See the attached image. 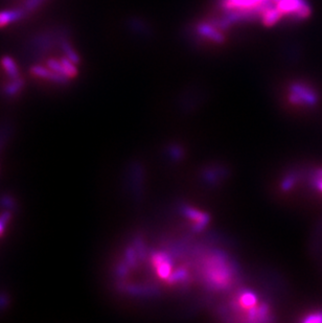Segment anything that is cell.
I'll use <instances>...</instances> for the list:
<instances>
[{"label": "cell", "mask_w": 322, "mask_h": 323, "mask_svg": "<svg viewBox=\"0 0 322 323\" xmlns=\"http://www.w3.org/2000/svg\"><path fill=\"white\" fill-rule=\"evenodd\" d=\"M316 187L322 192V170L318 173V177L316 179Z\"/></svg>", "instance_id": "9c48e42d"}, {"label": "cell", "mask_w": 322, "mask_h": 323, "mask_svg": "<svg viewBox=\"0 0 322 323\" xmlns=\"http://www.w3.org/2000/svg\"><path fill=\"white\" fill-rule=\"evenodd\" d=\"M61 63H62V68H63V75L65 76L67 79L76 78L78 76V69H77L76 63H73L67 57L61 59Z\"/></svg>", "instance_id": "5b68a950"}, {"label": "cell", "mask_w": 322, "mask_h": 323, "mask_svg": "<svg viewBox=\"0 0 322 323\" xmlns=\"http://www.w3.org/2000/svg\"><path fill=\"white\" fill-rule=\"evenodd\" d=\"M25 11L23 10H4L0 12V29L13 22L20 20Z\"/></svg>", "instance_id": "3957f363"}, {"label": "cell", "mask_w": 322, "mask_h": 323, "mask_svg": "<svg viewBox=\"0 0 322 323\" xmlns=\"http://www.w3.org/2000/svg\"><path fill=\"white\" fill-rule=\"evenodd\" d=\"M63 49L64 51H65V54H66V57L71 60L73 63H76L77 65L80 63V58L78 54L72 50V48L70 47V45L67 44V43H63Z\"/></svg>", "instance_id": "52a82bcc"}, {"label": "cell", "mask_w": 322, "mask_h": 323, "mask_svg": "<svg viewBox=\"0 0 322 323\" xmlns=\"http://www.w3.org/2000/svg\"><path fill=\"white\" fill-rule=\"evenodd\" d=\"M1 65L4 69V71L6 72V75L12 80L19 78V69H18L17 64L13 60V58L8 57V56H4L1 59Z\"/></svg>", "instance_id": "277c9868"}, {"label": "cell", "mask_w": 322, "mask_h": 323, "mask_svg": "<svg viewBox=\"0 0 322 323\" xmlns=\"http://www.w3.org/2000/svg\"><path fill=\"white\" fill-rule=\"evenodd\" d=\"M5 222H4V221H2L1 219H0V235H1L2 233H3V231H4V227H5Z\"/></svg>", "instance_id": "30bf717a"}, {"label": "cell", "mask_w": 322, "mask_h": 323, "mask_svg": "<svg viewBox=\"0 0 322 323\" xmlns=\"http://www.w3.org/2000/svg\"><path fill=\"white\" fill-rule=\"evenodd\" d=\"M307 322H322V313H315L310 315L307 319H305Z\"/></svg>", "instance_id": "ba28073f"}, {"label": "cell", "mask_w": 322, "mask_h": 323, "mask_svg": "<svg viewBox=\"0 0 322 323\" xmlns=\"http://www.w3.org/2000/svg\"><path fill=\"white\" fill-rule=\"evenodd\" d=\"M291 100L296 104H314L316 101V95L307 88L296 85L293 88V94L291 95Z\"/></svg>", "instance_id": "7a4b0ae2"}, {"label": "cell", "mask_w": 322, "mask_h": 323, "mask_svg": "<svg viewBox=\"0 0 322 323\" xmlns=\"http://www.w3.org/2000/svg\"><path fill=\"white\" fill-rule=\"evenodd\" d=\"M31 72H32V75H34L37 78L47 79L52 82L59 83V84H64V83H66L68 81V79L66 77H64L63 75H61V73H58L56 71L51 70L50 68H45L40 65L33 66L31 68Z\"/></svg>", "instance_id": "6da1fadb"}, {"label": "cell", "mask_w": 322, "mask_h": 323, "mask_svg": "<svg viewBox=\"0 0 322 323\" xmlns=\"http://www.w3.org/2000/svg\"><path fill=\"white\" fill-rule=\"evenodd\" d=\"M22 86H23V81L20 78H18V79L13 80V82L10 83V84L6 86L5 91H6L7 94L14 95V94L18 93V92L21 90Z\"/></svg>", "instance_id": "8992f818"}]
</instances>
